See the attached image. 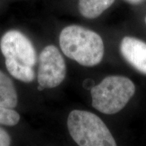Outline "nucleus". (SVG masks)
I'll return each mask as SVG.
<instances>
[{"label":"nucleus","instance_id":"nucleus-1","mask_svg":"<svg viewBox=\"0 0 146 146\" xmlns=\"http://www.w3.org/2000/svg\"><path fill=\"white\" fill-rule=\"evenodd\" d=\"M60 46L67 57L84 66H94L101 62L104 54L102 37L96 32L78 25L63 29Z\"/></svg>","mask_w":146,"mask_h":146},{"label":"nucleus","instance_id":"nucleus-2","mask_svg":"<svg viewBox=\"0 0 146 146\" xmlns=\"http://www.w3.org/2000/svg\"><path fill=\"white\" fill-rule=\"evenodd\" d=\"M135 92V86L123 76L106 77L91 89L92 106L105 114H114L123 110Z\"/></svg>","mask_w":146,"mask_h":146},{"label":"nucleus","instance_id":"nucleus-3","mask_svg":"<svg viewBox=\"0 0 146 146\" xmlns=\"http://www.w3.org/2000/svg\"><path fill=\"white\" fill-rule=\"evenodd\" d=\"M70 136L81 146H116L112 135L101 118L94 113L74 110L67 120Z\"/></svg>","mask_w":146,"mask_h":146},{"label":"nucleus","instance_id":"nucleus-4","mask_svg":"<svg viewBox=\"0 0 146 146\" xmlns=\"http://www.w3.org/2000/svg\"><path fill=\"white\" fill-rule=\"evenodd\" d=\"M66 74L65 60L54 45H47L39 55L37 81L44 88H54L62 83Z\"/></svg>","mask_w":146,"mask_h":146},{"label":"nucleus","instance_id":"nucleus-5","mask_svg":"<svg viewBox=\"0 0 146 146\" xmlns=\"http://www.w3.org/2000/svg\"><path fill=\"white\" fill-rule=\"evenodd\" d=\"M0 49L5 58H13L31 67L35 65L36 55L33 45L18 31L11 30L5 33L0 41Z\"/></svg>","mask_w":146,"mask_h":146},{"label":"nucleus","instance_id":"nucleus-6","mask_svg":"<svg viewBox=\"0 0 146 146\" xmlns=\"http://www.w3.org/2000/svg\"><path fill=\"white\" fill-rule=\"evenodd\" d=\"M126 61L142 74H146V43L131 36H125L120 45Z\"/></svg>","mask_w":146,"mask_h":146},{"label":"nucleus","instance_id":"nucleus-7","mask_svg":"<svg viewBox=\"0 0 146 146\" xmlns=\"http://www.w3.org/2000/svg\"><path fill=\"white\" fill-rule=\"evenodd\" d=\"M18 96L13 81L0 70V106L14 108L17 106Z\"/></svg>","mask_w":146,"mask_h":146},{"label":"nucleus","instance_id":"nucleus-8","mask_svg":"<svg viewBox=\"0 0 146 146\" xmlns=\"http://www.w3.org/2000/svg\"><path fill=\"white\" fill-rule=\"evenodd\" d=\"M115 0H79L78 10L88 19L98 18L114 3Z\"/></svg>","mask_w":146,"mask_h":146},{"label":"nucleus","instance_id":"nucleus-9","mask_svg":"<svg viewBox=\"0 0 146 146\" xmlns=\"http://www.w3.org/2000/svg\"><path fill=\"white\" fill-rule=\"evenodd\" d=\"M5 66L13 77L24 83H31L35 78L33 67L23 64L13 58H5Z\"/></svg>","mask_w":146,"mask_h":146},{"label":"nucleus","instance_id":"nucleus-10","mask_svg":"<svg viewBox=\"0 0 146 146\" xmlns=\"http://www.w3.org/2000/svg\"><path fill=\"white\" fill-rule=\"evenodd\" d=\"M20 115L12 108L0 106V124L6 126L17 125L20 120Z\"/></svg>","mask_w":146,"mask_h":146},{"label":"nucleus","instance_id":"nucleus-11","mask_svg":"<svg viewBox=\"0 0 146 146\" xmlns=\"http://www.w3.org/2000/svg\"><path fill=\"white\" fill-rule=\"evenodd\" d=\"M10 143V136L6 131L0 127V146H8Z\"/></svg>","mask_w":146,"mask_h":146},{"label":"nucleus","instance_id":"nucleus-12","mask_svg":"<svg viewBox=\"0 0 146 146\" xmlns=\"http://www.w3.org/2000/svg\"><path fill=\"white\" fill-rule=\"evenodd\" d=\"M95 86V82L91 78H87L83 83V87L86 89H90Z\"/></svg>","mask_w":146,"mask_h":146},{"label":"nucleus","instance_id":"nucleus-13","mask_svg":"<svg viewBox=\"0 0 146 146\" xmlns=\"http://www.w3.org/2000/svg\"><path fill=\"white\" fill-rule=\"evenodd\" d=\"M125 1L129 3H130V4L138 5V4H140V3H143V1H145V0H125Z\"/></svg>","mask_w":146,"mask_h":146},{"label":"nucleus","instance_id":"nucleus-14","mask_svg":"<svg viewBox=\"0 0 146 146\" xmlns=\"http://www.w3.org/2000/svg\"><path fill=\"white\" fill-rule=\"evenodd\" d=\"M37 89H38V90H39V91H42V90H43L44 87L41 86V85H39V86H38V87H37Z\"/></svg>","mask_w":146,"mask_h":146},{"label":"nucleus","instance_id":"nucleus-15","mask_svg":"<svg viewBox=\"0 0 146 146\" xmlns=\"http://www.w3.org/2000/svg\"><path fill=\"white\" fill-rule=\"evenodd\" d=\"M145 24H146V16H145Z\"/></svg>","mask_w":146,"mask_h":146}]
</instances>
